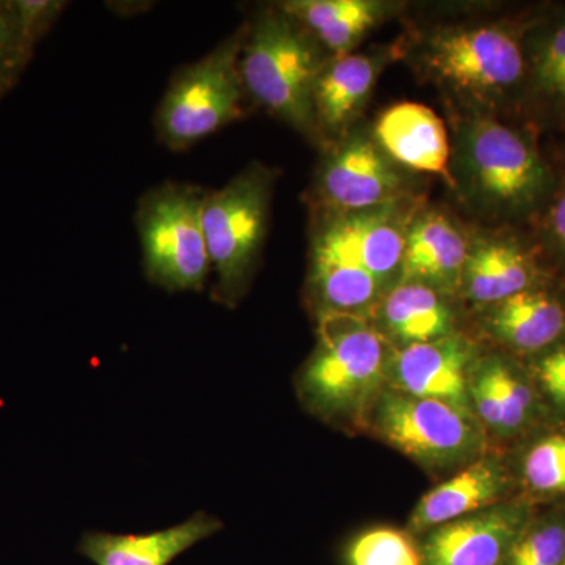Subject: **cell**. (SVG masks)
Wrapping results in <instances>:
<instances>
[{
	"mask_svg": "<svg viewBox=\"0 0 565 565\" xmlns=\"http://www.w3.org/2000/svg\"><path fill=\"white\" fill-rule=\"evenodd\" d=\"M318 333L300 371V399L329 422H360L386 388L396 349L364 315L321 311Z\"/></svg>",
	"mask_w": 565,
	"mask_h": 565,
	"instance_id": "6da1fadb",
	"label": "cell"
},
{
	"mask_svg": "<svg viewBox=\"0 0 565 565\" xmlns=\"http://www.w3.org/2000/svg\"><path fill=\"white\" fill-rule=\"evenodd\" d=\"M221 530V520L196 512L180 525L154 533L85 534L79 552L96 565H169L174 557Z\"/></svg>",
	"mask_w": 565,
	"mask_h": 565,
	"instance_id": "2e32d148",
	"label": "cell"
},
{
	"mask_svg": "<svg viewBox=\"0 0 565 565\" xmlns=\"http://www.w3.org/2000/svg\"><path fill=\"white\" fill-rule=\"evenodd\" d=\"M31 57L21 39L13 3L0 2V98L13 87Z\"/></svg>",
	"mask_w": 565,
	"mask_h": 565,
	"instance_id": "83f0119b",
	"label": "cell"
},
{
	"mask_svg": "<svg viewBox=\"0 0 565 565\" xmlns=\"http://www.w3.org/2000/svg\"><path fill=\"white\" fill-rule=\"evenodd\" d=\"M526 501H503L423 534L424 565H505L533 520Z\"/></svg>",
	"mask_w": 565,
	"mask_h": 565,
	"instance_id": "9c48e42d",
	"label": "cell"
},
{
	"mask_svg": "<svg viewBox=\"0 0 565 565\" xmlns=\"http://www.w3.org/2000/svg\"><path fill=\"white\" fill-rule=\"evenodd\" d=\"M544 233L546 243L565 262V188L545 212Z\"/></svg>",
	"mask_w": 565,
	"mask_h": 565,
	"instance_id": "4dcf8cb0",
	"label": "cell"
},
{
	"mask_svg": "<svg viewBox=\"0 0 565 565\" xmlns=\"http://www.w3.org/2000/svg\"><path fill=\"white\" fill-rule=\"evenodd\" d=\"M424 63L438 81L481 98L503 96L527 77L525 41L505 24L441 31L427 44Z\"/></svg>",
	"mask_w": 565,
	"mask_h": 565,
	"instance_id": "ba28073f",
	"label": "cell"
},
{
	"mask_svg": "<svg viewBox=\"0 0 565 565\" xmlns=\"http://www.w3.org/2000/svg\"><path fill=\"white\" fill-rule=\"evenodd\" d=\"M470 401L479 423L501 438L522 434L539 414L533 386L514 364L498 355L476 362Z\"/></svg>",
	"mask_w": 565,
	"mask_h": 565,
	"instance_id": "9a60e30c",
	"label": "cell"
},
{
	"mask_svg": "<svg viewBox=\"0 0 565 565\" xmlns=\"http://www.w3.org/2000/svg\"><path fill=\"white\" fill-rule=\"evenodd\" d=\"M381 332L405 345L430 343L455 333L456 316L440 291L419 281H401L379 305Z\"/></svg>",
	"mask_w": 565,
	"mask_h": 565,
	"instance_id": "ffe728a7",
	"label": "cell"
},
{
	"mask_svg": "<svg viewBox=\"0 0 565 565\" xmlns=\"http://www.w3.org/2000/svg\"><path fill=\"white\" fill-rule=\"evenodd\" d=\"M470 245L438 212H426L407 228L401 281H419L440 292L462 288Z\"/></svg>",
	"mask_w": 565,
	"mask_h": 565,
	"instance_id": "e0dca14e",
	"label": "cell"
},
{
	"mask_svg": "<svg viewBox=\"0 0 565 565\" xmlns=\"http://www.w3.org/2000/svg\"><path fill=\"white\" fill-rule=\"evenodd\" d=\"M542 269L533 250L512 237L484 239L470 247L462 288L475 303L492 305L541 288Z\"/></svg>",
	"mask_w": 565,
	"mask_h": 565,
	"instance_id": "ac0fdd59",
	"label": "cell"
},
{
	"mask_svg": "<svg viewBox=\"0 0 565 565\" xmlns=\"http://www.w3.org/2000/svg\"><path fill=\"white\" fill-rule=\"evenodd\" d=\"M522 476L527 489L535 494H565V430L545 435L527 449Z\"/></svg>",
	"mask_w": 565,
	"mask_h": 565,
	"instance_id": "484cf974",
	"label": "cell"
},
{
	"mask_svg": "<svg viewBox=\"0 0 565 565\" xmlns=\"http://www.w3.org/2000/svg\"><path fill=\"white\" fill-rule=\"evenodd\" d=\"M525 50L535 95L565 114V17L535 29Z\"/></svg>",
	"mask_w": 565,
	"mask_h": 565,
	"instance_id": "cb8c5ba5",
	"label": "cell"
},
{
	"mask_svg": "<svg viewBox=\"0 0 565 565\" xmlns=\"http://www.w3.org/2000/svg\"><path fill=\"white\" fill-rule=\"evenodd\" d=\"M486 323L493 338L514 351L545 352L564 341L565 305L545 289H530L492 305Z\"/></svg>",
	"mask_w": 565,
	"mask_h": 565,
	"instance_id": "d6986e66",
	"label": "cell"
},
{
	"mask_svg": "<svg viewBox=\"0 0 565 565\" xmlns=\"http://www.w3.org/2000/svg\"><path fill=\"white\" fill-rule=\"evenodd\" d=\"M248 28L178 73L156 117L166 147L182 150L243 117L245 93L239 61Z\"/></svg>",
	"mask_w": 565,
	"mask_h": 565,
	"instance_id": "8992f818",
	"label": "cell"
},
{
	"mask_svg": "<svg viewBox=\"0 0 565 565\" xmlns=\"http://www.w3.org/2000/svg\"><path fill=\"white\" fill-rule=\"evenodd\" d=\"M463 163L481 203L503 215H525L548 199L553 174L525 134L481 118L463 132Z\"/></svg>",
	"mask_w": 565,
	"mask_h": 565,
	"instance_id": "52a82bcc",
	"label": "cell"
},
{
	"mask_svg": "<svg viewBox=\"0 0 565 565\" xmlns=\"http://www.w3.org/2000/svg\"><path fill=\"white\" fill-rule=\"evenodd\" d=\"M11 3H13L14 14H17L21 39L28 50L33 52L36 41L61 13L63 3L52 2V0H18V2Z\"/></svg>",
	"mask_w": 565,
	"mask_h": 565,
	"instance_id": "f1b7e54d",
	"label": "cell"
},
{
	"mask_svg": "<svg viewBox=\"0 0 565 565\" xmlns=\"http://www.w3.org/2000/svg\"><path fill=\"white\" fill-rule=\"evenodd\" d=\"M323 65L313 36L280 7L248 28L239 61L245 92L303 134L318 128L313 90Z\"/></svg>",
	"mask_w": 565,
	"mask_h": 565,
	"instance_id": "7a4b0ae2",
	"label": "cell"
},
{
	"mask_svg": "<svg viewBox=\"0 0 565 565\" xmlns=\"http://www.w3.org/2000/svg\"><path fill=\"white\" fill-rule=\"evenodd\" d=\"M382 68V55L352 52L326 62L315 82L316 125L330 132L344 129L370 98Z\"/></svg>",
	"mask_w": 565,
	"mask_h": 565,
	"instance_id": "44dd1931",
	"label": "cell"
},
{
	"mask_svg": "<svg viewBox=\"0 0 565 565\" xmlns=\"http://www.w3.org/2000/svg\"><path fill=\"white\" fill-rule=\"evenodd\" d=\"M534 375L552 404L565 412V341L542 353L534 364Z\"/></svg>",
	"mask_w": 565,
	"mask_h": 565,
	"instance_id": "f546056e",
	"label": "cell"
},
{
	"mask_svg": "<svg viewBox=\"0 0 565 565\" xmlns=\"http://www.w3.org/2000/svg\"><path fill=\"white\" fill-rule=\"evenodd\" d=\"M476 362L475 344L457 333L430 343L405 345L394 353L386 386L475 415L470 377Z\"/></svg>",
	"mask_w": 565,
	"mask_h": 565,
	"instance_id": "8fae6325",
	"label": "cell"
},
{
	"mask_svg": "<svg viewBox=\"0 0 565 565\" xmlns=\"http://www.w3.org/2000/svg\"><path fill=\"white\" fill-rule=\"evenodd\" d=\"M565 516L531 520L505 565H564Z\"/></svg>",
	"mask_w": 565,
	"mask_h": 565,
	"instance_id": "4316f807",
	"label": "cell"
},
{
	"mask_svg": "<svg viewBox=\"0 0 565 565\" xmlns=\"http://www.w3.org/2000/svg\"><path fill=\"white\" fill-rule=\"evenodd\" d=\"M274 181L273 170L252 166L225 188L207 193L204 239L217 275L212 299L226 307L239 302L255 270L266 239Z\"/></svg>",
	"mask_w": 565,
	"mask_h": 565,
	"instance_id": "3957f363",
	"label": "cell"
},
{
	"mask_svg": "<svg viewBox=\"0 0 565 565\" xmlns=\"http://www.w3.org/2000/svg\"><path fill=\"white\" fill-rule=\"evenodd\" d=\"M363 419L379 438L427 470L463 468L484 455V426L440 401L386 386Z\"/></svg>",
	"mask_w": 565,
	"mask_h": 565,
	"instance_id": "5b68a950",
	"label": "cell"
},
{
	"mask_svg": "<svg viewBox=\"0 0 565 565\" xmlns=\"http://www.w3.org/2000/svg\"><path fill=\"white\" fill-rule=\"evenodd\" d=\"M345 565H424L419 542L411 531L377 526L349 542Z\"/></svg>",
	"mask_w": 565,
	"mask_h": 565,
	"instance_id": "d4e9b609",
	"label": "cell"
},
{
	"mask_svg": "<svg viewBox=\"0 0 565 565\" xmlns=\"http://www.w3.org/2000/svg\"><path fill=\"white\" fill-rule=\"evenodd\" d=\"M375 140L393 162L451 181L448 132L430 107L408 102L394 104L379 118Z\"/></svg>",
	"mask_w": 565,
	"mask_h": 565,
	"instance_id": "5bb4252c",
	"label": "cell"
},
{
	"mask_svg": "<svg viewBox=\"0 0 565 565\" xmlns=\"http://www.w3.org/2000/svg\"><path fill=\"white\" fill-rule=\"evenodd\" d=\"M207 193L180 182L148 192L137 211L148 280L167 291H202L211 264L204 239Z\"/></svg>",
	"mask_w": 565,
	"mask_h": 565,
	"instance_id": "277c9868",
	"label": "cell"
},
{
	"mask_svg": "<svg viewBox=\"0 0 565 565\" xmlns=\"http://www.w3.org/2000/svg\"><path fill=\"white\" fill-rule=\"evenodd\" d=\"M280 10L334 57H343L385 17L386 6L375 0H294Z\"/></svg>",
	"mask_w": 565,
	"mask_h": 565,
	"instance_id": "7402d4cb",
	"label": "cell"
},
{
	"mask_svg": "<svg viewBox=\"0 0 565 565\" xmlns=\"http://www.w3.org/2000/svg\"><path fill=\"white\" fill-rule=\"evenodd\" d=\"M404 178L375 141L356 136L323 163L318 193L330 210L352 214L396 204Z\"/></svg>",
	"mask_w": 565,
	"mask_h": 565,
	"instance_id": "30bf717a",
	"label": "cell"
},
{
	"mask_svg": "<svg viewBox=\"0 0 565 565\" xmlns=\"http://www.w3.org/2000/svg\"><path fill=\"white\" fill-rule=\"evenodd\" d=\"M310 286L319 303V313L363 315L384 297L385 286L360 262L340 215L316 234Z\"/></svg>",
	"mask_w": 565,
	"mask_h": 565,
	"instance_id": "7c38bea8",
	"label": "cell"
},
{
	"mask_svg": "<svg viewBox=\"0 0 565 565\" xmlns=\"http://www.w3.org/2000/svg\"><path fill=\"white\" fill-rule=\"evenodd\" d=\"M564 565H565V563H564Z\"/></svg>",
	"mask_w": 565,
	"mask_h": 565,
	"instance_id": "1f68e13d",
	"label": "cell"
},
{
	"mask_svg": "<svg viewBox=\"0 0 565 565\" xmlns=\"http://www.w3.org/2000/svg\"><path fill=\"white\" fill-rule=\"evenodd\" d=\"M338 215L360 262L385 288L401 277L407 230L396 214V204Z\"/></svg>",
	"mask_w": 565,
	"mask_h": 565,
	"instance_id": "603a6c76",
	"label": "cell"
},
{
	"mask_svg": "<svg viewBox=\"0 0 565 565\" xmlns=\"http://www.w3.org/2000/svg\"><path fill=\"white\" fill-rule=\"evenodd\" d=\"M509 487L511 481L501 459L482 455L424 494L408 520V531L414 535L426 534L434 527L503 503Z\"/></svg>",
	"mask_w": 565,
	"mask_h": 565,
	"instance_id": "4fadbf2b",
	"label": "cell"
}]
</instances>
